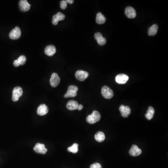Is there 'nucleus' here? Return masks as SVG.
I'll return each instance as SVG.
<instances>
[{
  "mask_svg": "<svg viewBox=\"0 0 168 168\" xmlns=\"http://www.w3.org/2000/svg\"><path fill=\"white\" fill-rule=\"evenodd\" d=\"M101 115L97 111H93L91 115L88 116L86 118V121L90 124H94L99 121L101 119Z\"/></svg>",
  "mask_w": 168,
  "mask_h": 168,
  "instance_id": "obj_1",
  "label": "nucleus"
},
{
  "mask_svg": "<svg viewBox=\"0 0 168 168\" xmlns=\"http://www.w3.org/2000/svg\"><path fill=\"white\" fill-rule=\"evenodd\" d=\"M78 91V88L75 85H71L68 87L67 91L66 94H64L65 98L75 97L77 95V92Z\"/></svg>",
  "mask_w": 168,
  "mask_h": 168,
  "instance_id": "obj_2",
  "label": "nucleus"
},
{
  "mask_svg": "<svg viewBox=\"0 0 168 168\" xmlns=\"http://www.w3.org/2000/svg\"><path fill=\"white\" fill-rule=\"evenodd\" d=\"M23 94V91L22 88L19 86L15 87L12 93V101L15 102H18Z\"/></svg>",
  "mask_w": 168,
  "mask_h": 168,
  "instance_id": "obj_3",
  "label": "nucleus"
},
{
  "mask_svg": "<svg viewBox=\"0 0 168 168\" xmlns=\"http://www.w3.org/2000/svg\"><path fill=\"white\" fill-rule=\"evenodd\" d=\"M102 94L105 98L110 99L114 96V92L108 86H104L102 89Z\"/></svg>",
  "mask_w": 168,
  "mask_h": 168,
  "instance_id": "obj_4",
  "label": "nucleus"
},
{
  "mask_svg": "<svg viewBox=\"0 0 168 168\" xmlns=\"http://www.w3.org/2000/svg\"><path fill=\"white\" fill-rule=\"evenodd\" d=\"M21 31L20 28L18 27L15 28L13 30L10 31L9 34V37L11 39H18L21 37Z\"/></svg>",
  "mask_w": 168,
  "mask_h": 168,
  "instance_id": "obj_5",
  "label": "nucleus"
},
{
  "mask_svg": "<svg viewBox=\"0 0 168 168\" xmlns=\"http://www.w3.org/2000/svg\"><path fill=\"white\" fill-rule=\"evenodd\" d=\"M50 85L53 88H56L60 82V79L58 74L56 73H53L50 77Z\"/></svg>",
  "mask_w": 168,
  "mask_h": 168,
  "instance_id": "obj_6",
  "label": "nucleus"
},
{
  "mask_svg": "<svg viewBox=\"0 0 168 168\" xmlns=\"http://www.w3.org/2000/svg\"><path fill=\"white\" fill-rule=\"evenodd\" d=\"M89 76V73L83 70H78L75 73L76 79L81 81L85 80Z\"/></svg>",
  "mask_w": 168,
  "mask_h": 168,
  "instance_id": "obj_7",
  "label": "nucleus"
},
{
  "mask_svg": "<svg viewBox=\"0 0 168 168\" xmlns=\"http://www.w3.org/2000/svg\"><path fill=\"white\" fill-rule=\"evenodd\" d=\"M129 77L126 74H120L115 77L116 82L119 84H124L129 80Z\"/></svg>",
  "mask_w": 168,
  "mask_h": 168,
  "instance_id": "obj_8",
  "label": "nucleus"
},
{
  "mask_svg": "<svg viewBox=\"0 0 168 168\" xmlns=\"http://www.w3.org/2000/svg\"><path fill=\"white\" fill-rule=\"evenodd\" d=\"M119 110L121 113V115L125 118H127L131 113V109L129 106L121 105L119 108Z\"/></svg>",
  "mask_w": 168,
  "mask_h": 168,
  "instance_id": "obj_9",
  "label": "nucleus"
},
{
  "mask_svg": "<svg viewBox=\"0 0 168 168\" xmlns=\"http://www.w3.org/2000/svg\"><path fill=\"white\" fill-rule=\"evenodd\" d=\"M34 150L37 153L41 154H46L47 151V149L45 147V145L39 143L36 144Z\"/></svg>",
  "mask_w": 168,
  "mask_h": 168,
  "instance_id": "obj_10",
  "label": "nucleus"
},
{
  "mask_svg": "<svg viewBox=\"0 0 168 168\" xmlns=\"http://www.w3.org/2000/svg\"><path fill=\"white\" fill-rule=\"evenodd\" d=\"M19 8L21 11L23 12H26L30 10L31 8V5L28 4L27 1L26 0H21L19 2Z\"/></svg>",
  "mask_w": 168,
  "mask_h": 168,
  "instance_id": "obj_11",
  "label": "nucleus"
},
{
  "mask_svg": "<svg viewBox=\"0 0 168 168\" xmlns=\"http://www.w3.org/2000/svg\"><path fill=\"white\" fill-rule=\"evenodd\" d=\"M126 15L129 18H134L137 16V12L135 9L132 7H128L125 11Z\"/></svg>",
  "mask_w": 168,
  "mask_h": 168,
  "instance_id": "obj_12",
  "label": "nucleus"
},
{
  "mask_svg": "<svg viewBox=\"0 0 168 168\" xmlns=\"http://www.w3.org/2000/svg\"><path fill=\"white\" fill-rule=\"evenodd\" d=\"M65 19V15L61 12H58V13L53 15V25L58 24V22L63 21Z\"/></svg>",
  "mask_w": 168,
  "mask_h": 168,
  "instance_id": "obj_13",
  "label": "nucleus"
},
{
  "mask_svg": "<svg viewBox=\"0 0 168 168\" xmlns=\"http://www.w3.org/2000/svg\"><path fill=\"white\" fill-rule=\"evenodd\" d=\"M142 150L135 145H132L129 150V154L133 156H138L142 154Z\"/></svg>",
  "mask_w": 168,
  "mask_h": 168,
  "instance_id": "obj_14",
  "label": "nucleus"
},
{
  "mask_svg": "<svg viewBox=\"0 0 168 168\" xmlns=\"http://www.w3.org/2000/svg\"><path fill=\"white\" fill-rule=\"evenodd\" d=\"M94 38L97 42L98 44L100 45H104L106 44V40L105 37H103L102 35L99 32H97L94 35Z\"/></svg>",
  "mask_w": 168,
  "mask_h": 168,
  "instance_id": "obj_15",
  "label": "nucleus"
},
{
  "mask_svg": "<svg viewBox=\"0 0 168 168\" xmlns=\"http://www.w3.org/2000/svg\"><path fill=\"white\" fill-rule=\"evenodd\" d=\"M49 111L48 107L45 104H42L40 105L37 108V113L40 116L45 115H46Z\"/></svg>",
  "mask_w": 168,
  "mask_h": 168,
  "instance_id": "obj_16",
  "label": "nucleus"
},
{
  "mask_svg": "<svg viewBox=\"0 0 168 168\" xmlns=\"http://www.w3.org/2000/svg\"><path fill=\"white\" fill-rule=\"evenodd\" d=\"M56 53V47L52 45H48L45 49V53L47 56H53Z\"/></svg>",
  "mask_w": 168,
  "mask_h": 168,
  "instance_id": "obj_17",
  "label": "nucleus"
},
{
  "mask_svg": "<svg viewBox=\"0 0 168 168\" xmlns=\"http://www.w3.org/2000/svg\"><path fill=\"white\" fill-rule=\"evenodd\" d=\"M79 106V104L76 101H72L68 102L66 105V107L69 110H74L77 109V107Z\"/></svg>",
  "mask_w": 168,
  "mask_h": 168,
  "instance_id": "obj_18",
  "label": "nucleus"
},
{
  "mask_svg": "<svg viewBox=\"0 0 168 168\" xmlns=\"http://www.w3.org/2000/svg\"><path fill=\"white\" fill-rule=\"evenodd\" d=\"M106 18L103 15L99 12L96 15V21L98 24H103L106 22Z\"/></svg>",
  "mask_w": 168,
  "mask_h": 168,
  "instance_id": "obj_19",
  "label": "nucleus"
},
{
  "mask_svg": "<svg viewBox=\"0 0 168 168\" xmlns=\"http://www.w3.org/2000/svg\"><path fill=\"white\" fill-rule=\"evenodd\" d=\"M155 114V110L153 107H148L147 113L145 115V117L148 120H150L154 117Z\"/></svg>",
  "mask_w": 168,
  "mask_h": 168,
  "instance_id": "obj_20",
  "label": "nucleus"
},
{
  "mask_svg": "<svg viewBox=\"0 0 168 168\" xmlns=\"http://www.w3.org/2000/svg\"><path fill=\"white\" fill-rule=\"evenodd\" d=\"M158 27L156 24H153L151 27L148 29V34L149 36H153L157 33Z\"/></svg>",
  "mask_w": 168,
  "mask_h": 168,
  "instance_id": "obj_21",
  "label": "nucleus"
},
{
  "mask_svg": "<svg viewBox=\"0 0 168 168\" xmlns=\"http://www.w3.org/2000/svg\"><path fill=\"white\" fill-rule=\"evenodd\" d=\"M95 139L96 141L99 142H102L105 139V135L104 133L102 132H98L95 134Z\"/></svg>",
  "mask_w": 168,
  "mask_h": 168,
  "instance_id": "obj_22",
  "label": "nucleus"
},
{
  "mask_svg": "<svg viewBox=\"0 0 168 168\" xmlns=\"http://www.w3.org/2000/svg\"><path fill=\"white\" fill-rule=\"evenodd\" d=\"M78 147H79V145L77 143H74L72 146L68 148V150L70 152L75 154L77 153L79 150Z\"/></svg>",
  "mask_w": 168,
  "mask_h": 168,
  "instance_id": "obj_23",
  "label": "nucleus"
},
{
  "mask_svg": "<svg viewBox=\"0 0 168 168\" xmlns=\"http://www.w3.org/2000/svg\"><path fill=\"white\" fill-rule=\"evenodd\" d=\"M18 63L20 65H23L25 64L26 61V58L24 55H21V56L18 58V59H17Z\"/></svg>",
  "mask_w": 168,
  "mask_h": 168,
  "instance_id": "obj_24",
  "label": "nucleus"
},
{
  "mask_svg": "<svg viewBox=\"0 0 168 168\" xmlns=\"http://www.w3.org/2000/svg\"><path fill=\"white\" fill-rule=\"evenodd\" d=\"M67 6V3L66 1L63 0L61 1L60 2V8L62 9H66Z\"/></svg>",
  "mask_w": 168,
  "mask_h": 168,
  "instance_id": "obj_25",
  "label": "nucleus"
},
{
  "mask_svg": "<svg viewBox=\"0 0 168 168\" xmlns=\"http://www.w3.org/2000/svg\"><path fill=\"white\" fill-rule=\"evenodd\" d=\"M90 168H102L101 164L99 163H96L93 164L90 166Z\"/></svg>",
  "mask_w": 168,
  "mask_h": 168,
  "instance_id": "obj_26",
  "label": "nucleus"
},
{
  "mask_svg": "<svg viewBox=\"0 0 168 168\" xmlns=\"http://www.w3.org/2000/svg\"><path fill=\"white\" fill-rule=\"evenodd\" d=\"M83 108V105H79L78 107H77V109L79 110H81Z\"/></svg>",
  "mask_w": 168,
  "mask_h": 168,
  "instance_id": "obj_27",
  "label": "nucleus"
},
{
  "mask_svg": "<svg viewBox=\"0 0 168 168\" xmlns=\"http://www.w3.org/2000/svg\"><path fill=\"white\" fill-rule=\"evenodd\" d=\"M66 1L67 4H72L73 2H74V1H73V0H67Z\"/></svg>",
  "mask_w": 168,
  "mask_h": 168,
  "instance_id": "obj_28",
  "label": "nucleus"
}]
</instances>
